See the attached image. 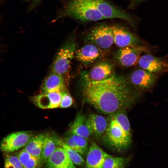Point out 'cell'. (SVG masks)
Masks as SVG:
<instances>
[{
	"label": "cell",
	"instance_id": "cell-10",
	"mask_svg": "<svg viewBox=\"0 0 168 168\" xmlns=\"http://www.w3.org/2000/svg\"><path fill=\"white\" fill-rule=\"evenodd\" d=\"M147 49L144 47L128 46L120 48L115 53L114 57L121 66L129 67L138 62L142 53Z\"/></svg>",
	"mask_w": 168,
	"mask_h": 168
},
{
	"label": "cell",
	"instance_id": "cell-2",
	"mask_svg": "<svg viewBox=\"0 0 168 168\" xmlns=\"http://www.w3.org/2000/svg\"><path fill=\"white\" fill-rule=\"evenodd\" d=\"M125 110L109 114L107 119L106 141L119 151L126 149L132 141L130 124Z\"/></svg>",
	"mask_w": 168,
	"mask_h": 168
},
{
	"label": "cell",
	"instance_id": "cell-22",
	"mask_svg": "<svg viewBox=\"0 0 168 168\" xmlns=\"http://www.w3.org/2000/svg\"><path fill=\"white\" fill-rule=\"evenodd\" d=\"M17 157L22 168H40L41 166L39 159L31 155L24 149L19 152Z\"/></svg>",
	"mask_w": 168,
	"mask_h": 168
},
{
	"label": "cell",
	"instance_id": "cell-17",
	"mask_svg": "<svg viewBox=\"0 0 168 168\" xmlns=\"http://www.w3.org/2000/svg\"><path fill=\"white\" fill-rule=\"evenodd\" d=\"M47 168H77L61 147H57L47 159Z\"/></svg>",
	"mask_w": 168,
	"mask_h": 168
},
{
	"label": "cell",
	"instance_id": "cell-19",
	"mask_svg": "<svg viewBox=\"0 0 168 168\" xmlns=\"http://www.w3.org/2000/svg\"><path fill=\"white\" fill-rule=\"evenodd\" d=\"M62 140L55 136L46 135L40 157L41 166L46 163L48 158L55 149L60 147V143Z\"/></svg>",
	"mask_w": 168,
	"mask_h": 168
},
{
	"label": "cell",
	"instance_id": "cell-3",
	"mask_svg": "<svg viewBox=\"0 0 168 168\" xmlns=\"http://www.w3.org/2000/svg\"><path fill=\"white\" fill-rule=\"evenodd\" d=\"M63 12V16L84 22L104 19L93 0H71L66 5Z\"/></svg>",
	"mask_w": 168,
	"mask_h": 168
},
{
	"label": "cell",
	"instance_id": "cell-6",
	"mask_svg": "<svg viewBox=\"0 0 168 168\" xmlns=\"http://www.w3.org/2000/svg\"><path fill=\"white\" fill-rule=\"evenodd\" d=\"M114 74L113 64L108 61H101L89 70L82 72L80 80L85 82L101 81L111 77Z\"/></svg>",
	"mask_w": 168,
	"mask_h": 168
},
{
	"label": "cell",
	"instance_id": "cell-24",
	"mask_svg": "<svg viewBox=\"0 0 168 168\" xmlns=\"http://www.w3.org/2000/svg\"><path fill=\"white\" fill-rule=\"evenodd\" d=\"M128 160V158L113 157L112 156L105 159L103 168H124Z\"/></svg>",
	"mask_w": 168,
	"mask_h": 168
},
{
	"label": "cell",
	"instance_id": "cell-11",
	"mask_svg": "<svg viewBox=\"0 0 168 168\" xmlns=\"http://www.w3.org/2000/svg\"><path fill=\"white\" fill-rule=\"evenodd\" d=\"M93 1L104 19L118 18L124 20L131 25L133 23L131 17L128 13L111 4L107 0Z\"/></svg>",
	"mask_w": 168,
	"mask_h": 168
},
{
	"label": "cell",
	"instance_id": "cell-5",
	"mask_svg": "<svg viewBox=\"0 0 168 168\" xmlns=\"http://www.w3.org/2000/svg\"><path fill=\"white\" fill-rule=\"evenodd\" d=\"M86 43L93 44L102 50L110 48L114 44L110 26L100 25L93 28L86 36Z\"/></svg>",
	"mask_w": 168,
	"mask_h": 168
},
{
	"label": "cell",
	"instance_id": "cell-12",
	"mask_svg": "<svg viewBox=\"0 0 168 168\" xmlns=\"http://www.w3.org/2000/svg\"><path fill=\"white\" fill-rule=\"evenodd\" d=\"M141 68L151 73L165 72L168 71V60L149 54L140 56L138 62Z\"/></svg>",
	"mask_w": 168,
	"mask_h": 168
},
{
	"label": "cell",
	"instance_id": "cell-16",
	"mask_svg": "<svg viewBox=\"0 0 168 168\" xmlns=\"http://www.w3.org/2000/svg\"><path fill=\"white\" fill-rule=\"evenodd\" d=\"M61 98V92L41 93L34 96L33 101L41 109H54L59 107Z\"/></svg>",
	"mask_w": 168,
	"mask_h": 168
},
{
	"label": "cell",
	"instance_id": "cell-26",
	"mask_svg": "<svg viewBox=\"0 0 168 168\" xmlns=\"http://www.w3.org/2000/svg\"><path fill=\"white\" fill-rule=\"evenodd\" d=\"M4 168H22L17 156L7 155L5 157Z\"/></svg>",
	"mask_w": 168,
	"mask_h": 168
},
{
	"label": "cell",
	"instance_id": "cell-14",
	"mask_svg": "<svg viewBox=\"0 0 168 168\" xmlns=\"http://www.w3.org/2000/svg\"><path fill=\"white\" fill-rule=\"evenodd\" d=\"M111 156L93 142L87 152L85 168H103L105 159Z\"/></svg>",
	"mask_w": 168,
	"mask_h": 168
},
{
	"label": "cell",
	"instance_id": "cell-9",
	"mask_svg": "<svg viewBox=\"0 0 168 168\" xmlns=\"http://www.w3.org/2000/svg\"><path fill=\"white\" fill-rule=\"evenodd\" d=\"M32 137L29 132H15L5 137L2 141L0 149L4 152H12L25 146Z\"/></svg>",
	"mask_w": 168,
	"mask_h": 168
},
{
	"label": "cell",
	"instance_id": "cell-13",
	"mask_svg": "<svg viewBox=\"0 0 168 168\" xmlns=\"http://www.w3.org/2000/svg\"><path fill=\"white\" fill-rule=\"evenodd\" d=\"M86 44L76 51V57L78 61L86 65H89L104 56V50L93 44Z\"/></svg>",
	"mask_w": 168,
	"mask_h": 168
},
{
	"label": "cell",
	"instance_id": "cell-15",
	"mask_svg": "<svg viewBox=\"0 0 168 168\" xmlns=\"http://www.w3.org/2000/svg\"><path fill=\"white\" fill-rule=\"evenodd\" d=\"M69 131L70 133L80 136L87 140L93 135L88 117L81 112L77 114Z\"/></svg>",
	"mask_w": 168,
	"mask_h": 168
},
{
	"label": "cell",
	"instance_id": "cell-25",
	"mask_svg": "<svg viewBox=\"0 0 168 168\" xmlns=\"http://www.w3.org/2000/svg\"><path fill=\"white\" fill-rule=\"evenodd\" d=\"M70 134L79 149L80 155H84L88 150L87 140L82 137L77 135L70 133Z\"/></svg>",
	"mask_w": 168,
	"mask_h": 168
},
{
	"label": "cell",
	"instance_id": "cell-28",
	"mask_svg": "<svg viewBox=\"0 0 168 168\" xmlns=\"http://www.w3.org/2000/svg\"><path fill=\"white\" fill-rule=\"evenodd\" d=\"M136 1H141V0H135Z\"/></svg>",
	"mask_w": 168,
	"mask_h": 168
},
{
	"label": "cell",
	"instance_id": "cell-20",
	"mask_svg": "<svg viewBox=\"0 0 168 168\" xmlns=\"http://www.w3.org/2000/svg\"><path fill=\"white\" fill-rule=\"evenodd\" d=\"M91 125L93 134L99 138L105 134L107 126V121L102 115L91 114L88 117Z\"/></svg>",
	"mask_w": 168,
	"mask_h": 168
},
{
	"label": "cell",
	"instance_id": "cell-8",
	"mask_svg": "<svg viewBox=\"0 0 168 168\" xmlns=\"http://www.w3.org/2000/svg\"><path fill=\"white\" fill-rule=\"evenodd\" d=\"M112 31L114 44L120 48L130 46L144 47L141 40L136 35L124 27L117 25L110 26Z\"/></svg>",
	"mask_w": 168,
	"mask_h": 168
},
{
	"label": "cell",
	"instance_id": "cell-23",
	"mask_svg": "<svg viewBox=\"0 0 168 168\" xmlns=\"http://www.w3.org/2000/svg\"><path fill=\"white\" fill-rule=\"evenodd\" d=\"M60 147L64 149L68 157L74 164L81 167L85 166L86 162L81 155L70 148L63 140L60 143Z\"/></svg>",
	"mask_w": 168,
	"mask_h": 168
},
{
	"label": "cell",
	"instance_id": "cell-18",
	"mask_svg": "<svg viewBox=\"0 0 168 168\" xmlns=\"http://www.w3.org/2000/svg\"><path fill=\"white\" fill-rule=\"evenodd\" d=\"M63 78L53 72L48 76L41 86V93L62 92L67 90Z\"/></svg>",
	"mask_w": 168,
	"mask_h": 168
},
{
	"label": "cell",
	"instance_id": "cell-21",
	"mask_svg": "<svg viewBox=\"0 0 168 168\" xmlns=\"http://www.w3.org/2000/svg\"><path fill=\"white\" fill-rule=\"evenodd\" d=\"M45 136L46 135L41 134L32 137L24 149L40 160Z\"/></svg>",
	"mask_w": 168,
	"mask_h": 168
},
{
	"label": "cell",
	"instance_id": "cell-7",
	"mask_svg": "<svg viewBox=\"0 0 168 168\" xmlns=\"http://www.w3.org/2000/svg\"><path fill=\"white\" fill-rule=\"evenodd\" d=\"M157 78L156 74L141 68L133 71L128 80L133 86L142 93L151 89L155 85Z\"/></svg>",
	"mask_w": 168,
	"mask_h": 168
},
{
	"label": "cell",
	"instance_id": "cell-27",
	"mask_svg": "<svg viewBox=\"0 0 168 168\" xmlns=\"http://www.w3.org/2000/svg\"><path fill=\"white\" fill-rule=\"evenodd\" d=\"M62 98L59 105L61 108L70 107L74 103V100L67 90L62 92Z\"/></svg>",
	"mask_w": 168,
	"mask_h": 168
},
{
	"label": "cell",
	"instance_id": "cell-1",
	"mask_svg": "<svg viewBox=\"0 0 168 168\" xmlns=\"http://www.w3.org/2000/svg\"><path fill=\"white\" fill-rule=\"evenodd\" d=\"M81 82L82 95L86 100L105 114L126 110L136 102L142 94L125 77L115 74L101 81Z\"/></svg>",
	"mask_w": 168,
	"mask_h": 168
},
{
	"label": "cell",
	"instance_id": "cell-4",
	"mask_svg": "<svg viewBox=\"0 0 168 168\" xmlns=\"http://www.w3.org/2000/svg\"><path fill=\"white\" fill-rule=\"evenodd\" d=\"M76 48L75 42L72 39L68 40L59 50L52 65V72L61 76L67 85L69 80L70 64Z\"/></svg>",
	"mask_w": 168,
	"mask_h": 168
}]
</instances>
